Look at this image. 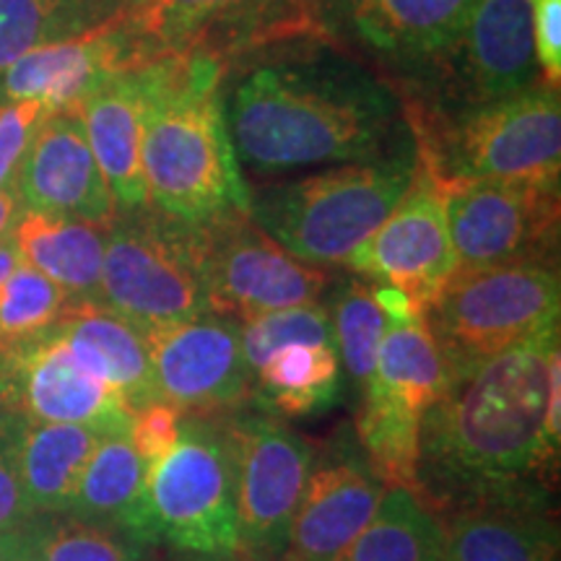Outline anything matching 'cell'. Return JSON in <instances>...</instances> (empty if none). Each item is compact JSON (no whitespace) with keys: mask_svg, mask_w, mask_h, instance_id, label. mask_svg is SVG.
Instances as JSON below:
<instances>
[{"mask_svg":"<svg viewBox=\"0 0 561 561\" xmlns=\"http://www.w3.org/2000/svg\"><path fill=\"white\" fill-rule=\"evenodd\" d=\"M557 388L559 325L453 380L421 419L419 500L445 517L481 502L551 494L561 447L549 426Z\"/></svg>","mask_w":561,"mask_h":561,"instance_id":"obj_1","label":"cell"},{"mask_svg":"<svg viewBox=\"0 0 561 561\" xmlns=\"http://www.w3.org/2000/svg\"><path fill=\"white\" fill-rule=\"evenodd\" d=\"M224 115L234 153L257 172L356 164L413 146L401 94L325 42L244 68Z\"/></svg>","mask_w":561,"mask_h":561,"instance_id":"obj_2","label":"cell"},{"mask_svg":"<svg viewBox=\"0 0 561 561\" xmlns=\"http://www.w3.org/2000/svg\"><path fill=\"white\" fill-rule=\"evenodd\" d=\"M144 73V167L149 206L185 224L250 210L224 115L221 62L191 55L138 66Z\"/></svg>","mask_w":561,"mask_h":561,"instance_id":"obj_3","label":"cell"},{"mask_svg":"<svg viewBox=\"0 0 561 561\" xmlns=\"http://www.w3.org/2000/svg\"><path fill=\"white\" fill-rule=\"evenodd\" d=\"M419 167L442 191L471 182H559V87L462 110L403 102Z\"/></svg>","mask_w":561,"mask_h":561,"instance_id":"obj_4","label":"cell"},{"mask_svg":"<svg viewBox=\"0 0 561 561\" xmlns=\"http://www.w3.org/2000/svg\"><path fill=\"white\" fill-rule=\"evenodd\" d=\"M413 178L416 151L405 146L390 157L263 187L250 195V219L301 263L343 265L388 219Z\"/></svg>","mask_w":561,"mask_h":561,"instance_id":"obj_5","label":"cell"},{"mask_svg":"<svg viewBox=\"0 0 561 561\" xmlns=\"http://www.w3.org/2000/svg\"><path fill=\"white\" fill-rule=\"evenodd\" d=\"M557 265L510 263L455 271L426 305L424 320L450 382L504 348L559 325Z\"/></svg>","mask_w":561,"mask_h":561,"instance_id":"obj_6","label":"cell"},{"mask_svg":"<svg viewBox=\"0 0 561 561\" xmlns=\"http://www.w3.org/2000/svg\"><path fill=\"white\" fill-rule=\"evenodd\" d=\"M96 301L140 333L210 312L198 227L151 206L117 214L104 229Z\"/></svg>","mask_w":561,"mask_h":561,"instance_id":"obj_7","label":"cell"},{"mask_svg":"<svg viewBox=\"0 0 561 561\" xmlns=\"http://www.w3.org/2000/svg\"><path fill=\"white\" fill-rule=\"evenodd\" d=\"M117 30L130 68L191 55L229 68L286 42H320L314 0H138Z\"/></svg>","mask_w":561,"mask_h":561,"instance_id":"obj_8","label":"cell"},{"mask_svg":"<svg viewBox=\"0 0 561 561\" xmlns=\"http://www.w3.org/2000/svg\"><path fill=\"white\" fill-rule=\"evenodd\" d=\"M146 536L174 551L237 553L234 466L221 419L182 416L178 445L146 476Z\"/></svg>","mask_w":561,"mask_h":561,"instance_id":"obj_9","label":"cell"},{"mask_svg":"<svg viewBox=\"0 0 561 561\" xmlns=\"http://www.w3.org/2000/svg\"><path fill=\"white\" fill-rule=\"evenodd\" d=\"M479 0H314L318 39L382 76L398 94L419 89L453 50Z\"/></svg>","mask_w":561,"mask_h":561,"instance_id":"obj_10","label":"cell"},{"mask_svg":"<svg viewBox=\"0 0 561 561\" xmlns=\"http://www.w3.org/2000/svg\"><path fill=\"white\" fill-rule=\"evenodd\" d=\"M237 504V557L280 561L314 462V447L276 413H224Z\"/></svg>","mask_w":561,"mask_h":561,"instance_id":"obj_11","label":"cell"},{"mask_svg":"<svg viewBox=\"0 0 561 561\" xmlns=\"http://www.w3.org/2000/svg\"><path fill=\"white\" fill-rule=\"evenodd\" d=\"M195 227L210 312L242 322L320 301L331 284L325 271L297 261L273 242L250 219V210H231Z\"/></svg>","mask_w":561,"mask_h":561,"instance_id":"obj_12","label":"cell"},{"mask_svg":"<svg viewBox=\"0 0 561 561\" xmlns=\"http://www.w3.org/2000/svg\"><path fill=\"white\" fill-rule=\"evenodd\" d=\"M538 76L530 0H479L453 50L401 100L432 110L479 107L536 87Z\"/></svg>","mask_w":561,"mask_h":561,"instance_id":"obj_13","label":"cell"},{"mask_svg":"<svg viewBox=\"0 0 561 561\" xmlns=\"http://www.w3.org/2000/svg\"><path fill=\"white\" fill-rule=\"evenodd\" d=\"M458 271L557 265L559 182H471L445 191Z\"/></svg>","mask_w":561,"mask_h":561,"instance_id":"obj_14","label":"cell"},{"mask_svg":"<svg viewBox=\"0 0 561 561\" xmlns=\"http://www.w3.org/2000/svg\"><path fill=\"white\" fill-rule=\"evenodd\" d=\"M159 401L182 416H224L252 396L240 320L206 312L144 333Z\"/></svg>","mask_w":561,"mask_h":561,"instance_id":"obj_15","label":"cell"},{"mask_svg":"<svg viewBox=\"0 0 561 561\" xmlns=\"http://www.w3.org/2000/svg\"><path fill=\"white\" fill-rule=\"evenodd\" d=\"M0 411L100 434H128L133 421L130 405L89 375L53 328L0 348Z\"/></svg>","mask_w":561,"mask_h":561,"instance_id":"obj_16","label":"cell"},{"mask_svg":"<svg viewBox=\"0 0 561 561\" xmlns=\"http://www.w3.org/2000/svg\"><path fill=\"white\" fill-rule=\"evenodd\" d=\"M375 284L409 294L421 310L458 271L445 191L419 167L390 216L343 263Z\"/></svg>","mask_w":561,"mask_h":561,"instance_id":"obj_17","label":"cell"},{"mask_svg":"<svg viewBox=\"0 0 561 561\" xmlns=\"http://www.w3.org/2000/svg\"><path fill=\"white\" fill-rule=\"evenodd\" d=\"M385 483L364 458L351 426L331 437L314 462L280 561H343L380 507Z\"/></svg>","mask_w":561,"mask_h":561,"instance_id":"obj_18","label":"cell"},{"mask_svg":"<svg viewBox=\"0 0 561 561\" xmlns=\"http://www.w3.org/2000/svg\"><path fill=\"white\" fill-rule=\"evenodd\" d=\"M13 191L24 210L87 221L102 229L121 214L76 110L45 115L21 159Z\"/></svg>","mask_w":561,"mask_h":561,"instance_id":"obj_19","label":"cell"},{"mask_svg":"<svg viewBox=\"0 0 561 561\" xmlns=\"http://www.w3.org/2000/svg\"><path fill=\"white\" fill-rule=\"evenodd\" d=\"M125 68L128 53L117 24L45 42L0 70V104L32 100L47 115L73 110L104 76Z\"/></svg>","mask_w":561,"mask_h":561,"instance_id":"obj_20","label":"cell"},{"mask_svg":"<svg viewBox=\"0 0 561 561\" xmlns=\"http://www.w3.org/2000/svg\"><path fill=\"white\" fill-rule=\"evenodd\" d=\"M87 130L91 153L107 180L121 214L149 208L140 138H144V73L125 68L104 76L73 107Z\"/></svg>","mask_w":561,"mask_h":561,"instance_id":"obj_21","label":"cell"},{"mask_svg":"<svg viewBox=\"0 0 561 561\" xmlns=\"http://www.w3.org/2000/svg\"><path fill=\"white\" fill-rule=\"evenodd\" d=\"M447 561H557L551 494L481 502L439 517Z\"/></svg>","mask_w":561,"mask_h":561,"instance_id":"obj_22","label":"cell"},{"mask_svg":"<svg viewBox=\"0 0 561 561\" xmlns=\"http://www.w3.org/2000/svg\"><path fill=\"white\" fill-rule=\"evenodd\" d=\"M53 331L89 375L110 385L136 413L159 401L146 335L100 301H70Z\"/></svg>","mask_w":561,"mask_h":561,"instance_id":"obj_23","label":"cell"},{"mask_svg":"<svg viewBox=\"0 0 561 561\" xmlns=\"http://www.w3.org/2000/svg\"><path fill=\"white\" fill-rule=\"evenodd\" d=\"M5 416L13 466L32 515H62L104 434L76 424Z\"/></svg>","mask_w":561,"mask_h":561,"instance_id":"obj_24","label":"cell"},{"mask_svg":"<svg viewBox=\"0 0 561 561\" xmlns=\"http://www.w3.org/2000/svg\"><path fill=\"white\" fill-rule=\"evenodd\" d=\"M146 476L149 466L128 434H104L83 468L66 515L121 530L140 546L146 536Z\"/></svg>","mask_w":561,"mask_h":561,"instance_id":"obj_25","label":"cell"},{"mask_svg":"<svg viewBox=\"0 0 561 561\" xmlns=\"http://www.w3.org/2000/svg\"><path fill=\"white\" fill-rule=\"evenodd\" d=\"M21 265H30L68 294L70 301L100 297L104 229L94 224L24 210L13 229Z\"/></svg>","mask_w":561,"mask_h":561,"instance_id":"obj_26","label":"cell"},{"mask_svg":"<svg viewBox=\"0 0 561 561\" xmlns=\"http://www.w3.org/2000/svg\"><path fill=\"white\" fill-rule=\"evenodd\" d=\"M341 359L335 346L294 343L252 371L255 409L280 416H312L339 403Z\"/></svg>","mask_w":561,"mask_h":561,"instance_id":"obj_27","label":"cell"},{"mask_svg":"<svg viewBox=\"0 0 561 561\" xmlns=\"http://www.w3.org/2000/svg\"><path fill=\"white\" fill-rule=\"evenodd\" d=\"M367 388L388 392L419 413H426L445 396L450 375L426 328L424 312L388 322Z\"/></svg>","mask_w":561,"mask_h":561,"instance_id":"obj_28","label":"cell"},{"mask_svg":"<svg viewBox=\"0 0 561 561\" xmlns=\"http://www.w3.org/2000/svg\"><path fill=\"white\" fill-rule=\"evenodd\" d=\"M343 561H447L445 528L411 489L390 486Z\"/></svg>","mask_w":561,"mask_h":561,"instance_id":"obj_29","label":"cell"},{"mask_svg":"<svg viewBox=\"0 0 561 561\" xmlns=\"http://www.w3.org/2000/svg\"><path fill=\"white\" fill-rule=\"evenodd\" d=\"M421 419L424 413L367 388L362 392V411L356 416V439L385 486H403L416 494V468L421 447Z\"/></svg>","mask_w":561,"mask_h":561,"instance_id":"obj_30","label":"cell"},{"mask_svg":"<svg viewBox=\"0 0 561 561\" xmlns=\"http://www.w3.org/2000/svg\"><path fill=\"white\" fill-rule=\"evenodd\" d=\"M331 320L341 367H346L351 380L364 392L375 375L377 348H380L390 322L388 314L377 301L371 286L362 280H348L333 301Z\"/></svg>","mask_w":561,"mask_h":561,"instance_id":"obj_31","label":"cell"},{"mask_svg":"<svg viewBox=\"0 0 561 561\" xmlns=\"http://www.w3.org/2000/svg\"><path fill=\"white\" fill-rule=\"evenodd\" d=\"M45 561H146V546L121 530L79 520L73 515H32L24 523Z\"/></svg>","mask_w":561,"mask_h":561,"instance_id":"obj_32","label":"cell"},{"mask_svg":"<svg viewBox=\"0 0 561 561\" xmlns=\"http://www.w3.org/2000/svg\"><path fill=\"white\" fill-rule=\"evenodd\" d=\"M70 305L68 294L30 265L0 284V348L50 331Z\"/></svg>","mask_w":561,"mask_h":561,"instance_id":"obj_33","label":"cell"},{"mask_svg":"<svg viewBox=\"0 0 561 561\" xmlns=\"http://www.w3.org/2000/svg\"><path fill=\"white\" fill-rule=\"evenodd\" d=\"M242 348L250 371H255L276 351L294 346V343H318V346H335L331 310L320 301L289 307L257 314L242 320Z\"/></svg>","mask_w":561,"mask_h":561,"instance_id":"obj_34","label":"cell"},{"mask_svg":"<svg viewBox=\"0 0 561 561\" xmlns=\"http://www.w3.org/2000/svg\"><path fill=\"white\" fill-rule=\"evenodd\" d=\"M76 37L62 0H0V70L45 42Z\"/></svg>","mask_w":561,"mask_h":561,"instance_id":"obj_35","label":"cell"},{"mask_svg":"<svg viewBox=\"0 0 561 561\" xmlns=\"http://www.w3.org/2000/svg\"><path fill=\"white\" fill-rule=\"evenodd\" d=\"M45 115V107L32 100L0 104V191H11L16 182L21 159Z\"/></svg>","mask_w":561,"mask_h":561,"instance_id":"obj_36","label":"cell"},{"mask_svg":"<svg viewBox=\"0 0 561 561\" xmlns=\"http://www.w3.org/2000/svg\"><path fill=\"white\" fill-rule=\"evenodd\" d=\"M180 426L182 413L174 409V405L164 401H153L146 405V409L133 413L128 437L146 466L151 468L153 462L164 458V455L178 445Z\"/></svg>","mask_w":561,"mask_h":561,"instance_id":"obj_37","label":"cell"},{"mask_svg":"<svg viewBox=\"0 0 561 561\" xmlns=\"http://www.w3.org/2000/svg\"><path fill=\"white\" fill-rule=\"evenodd\" d=\"M536 60L543 83L559 87L561 79V0H530Z\"/></svg>","mask_w":561,"mask_h":561,"instance_id":"obj_38","label":"cell"},{"mask_svg":"<svg viewBox=\"0 0 561 561\" xmlns=\"http://www.w3.org/2000/svg\"><path fill=\"white\" fill-rule=\"evenodd\" d=\"M32 517L30 504L21 491L16 466H13L11 439L5 430V416L0 413V533L19 528Z\"/></svg>","mask_w":561,"mask_h":561,"instance_id":"obj_39","label":"cell"},{"mask_svg":"<svg viewBox=\"0 0 561 561\" xmlns=\"http://www.w3.org/2000/svg\"><path fill=\"white\" fill-rule=\"evenodd\" d=\"M73 34L100 30L107 24H121L136 9L138 0H62Z\"/></svg>","mask_w":561,"mask_h":561,"instance_id":"obj_40","label":"cell"},{"mask_svg":"<svg viewBox=\"0 0 561 561\" xmlns=\"http://www.w3.org/2000/svg\"><path fill=\"white\" fill-rule=\"evenodd\" d=\"M0 561H45L24 525L0 533Z\"/></svg>","mask_w":561,"mask_h":561,"instance_id":"obj_41","label":"cell"},{"mask_svg":"<svg viewBox=\"0 0 561 561\" xmlns=\"http://www.w3.org/2000/svg\"><path fill=\"white\" fill-rule=\"evenodd\" d=\"M24 214V206H21L16 191H0V240L13 234L16 229V221Z\"/></svg>","mask_w":561,"mask_h":561,"instance_id":"obj_42","label":"cell"},{"mask_svg":"<svg viewBox=\"0 0 561 561\" xmlns=\"http://www.w3.org/2000/svg\"><path fill=\"white\" fill-rule=\"evenodd\" d=\"M19 265H21L19 250H16V242H13V234H11V237H5V240H0V284H3V280L19 268Z\"/></svg>","mask_w":561,"mask_h":561,"instance_id":"obj_43","label":"cell"},{"mask_svg":"<svg viewBox=\"0 0 561 561\" xmlns=\"http://www.w3.org/2000/svg\"><path fill=\"white\" fill-rule=\"evenodd\" d=\"M170 561H242L237 553H193V551H178Z\"/></svg>","mask_w":561,"mask_h":561,"instance_id":"obj_44","label":"cell"}]
</instances>
